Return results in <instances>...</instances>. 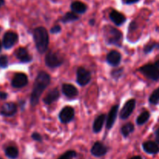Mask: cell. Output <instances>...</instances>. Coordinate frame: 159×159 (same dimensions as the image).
I'll use <instances>...</instances> for the list:
<instances>
[{
  "label": "cell",
  "instance_id": "cell-1",
  "mask_svg": "<svg viewBox=\"0 0 159 159\" xmlns=\"http://www.w3.org/2000/svg\"><path fill=\"white\" fill-rule=\"evenodd\" d=\"M51 83V76L45 71H41L37 75L34 81V88L30 96V103L33 107L38 104L42 93Z\"/></svg>",
  "mask_w": 159,
  "mask_h": 159
},
{
  "label": "cell",
  "instance_id": "cell-2",
  "mask_svg": "<svg viewBox=\"0 0 159 159\" xmlns=\"http://www.w3.org/2000/svg\"><path fill=\"white\" fill-rule=\"evenodd\" d=\"M34 43L40 54H43L48 50L49 45V36L47 30L43 26H39L33 32Z\"/></svg>",
  "mask_w": 159,
  "mask_h": 159
},
{
  "label": "cell",
  "instance_id": "cell-3",
  "mask_svg": "<svg viewBox=\"0 0 159 159\" xmlns=\"http://www.w3.org/2000/svg\"><path fill=\"white\" fill-rule=\"evenodd\" d=\"M104 37L109 44L120 47L123 34L119 30L113 26H107L104 28Z\"/></svg>",
  "mask_w": 159,
  "mask_h": 159
},
{
  "label": "cell",
  "instance_id": "cell-4",
  "mask_svg": "<svg viewBox=\"0 0 159 159\" xmlns=\"http://www.w3.org/2000/svg\"><path fill=\"white\" fill-rule=\"evenodd\" d=\"M138 71L145 77L152 81L159 80V60L153 64H147L143 65Z\"/></svg>",
  "mask_w": 159,
  "mask_h": 159
},
{
  "label": "cell",
  "instance_id": "cell-5",
  "mask_svg": "<svg viewBox=\"0 0 159 159\" xmlns=\"http://www.w3.org/2000/svg\"><path fill=\"white\" fill-rule=\"evenodd\" d=\"M64 63V59L58 53L54 51H48L45 56V64L50 68H56Z\"/></svg>",
  "mask_w": 159,
  "mask_h": 159
},
{
  "label": "cell",
  "instance_id": "cell-6",
  "mask_svg": "<svg viewBox=\"0 0 159 159\" xmlns=\"http://www.w3.org/2000/svg\"><path fill=\"white\" fill-rule=\"evenodd\" d=\"M77 83L81 86H85L90 82L92 79V74L89 71L80 67L77 70Z\"/></svg>",
  "mask_w": 159,
  "mask_h": 159
},
{
  "label": "cell",
  "instance_id": "cell-7",
  "mask_svg": "<svg viewBox=\"0 0 159 159\" xmlns=\"http://www.w3.org/2000/svg\"><path fill=\"white\" fill-rule=\"evenodd\" d=\"M18 40V35L12 31H7L2 38V46L5 49H10Z\"/></svg>",
  "mask_w": 159,
  "mask_h": 159
},
{
  "label": "cell",
  "instance_id": "cell-8",
  "mask_svg": "<svg viewBox=\"0 0 159 159\" xmlns=\"http://www.w3.org/2000/svg\"><path fill=\"white\" fill-rule=\"evenodd\" d=\"M136 107V100L134 99H129L126 103L124 104V107L120 113V117L122 120H126L132 114L134 110Z\"/></svg>",
  "mask_w": 159,
  "mask_h": 159
},
{
  "label": "cell",
  "instance_id": "cell-9",
  "mask_svg": "<svg viewBox=\"0 0 159 159\" xmlns=\"http://www.w3.org/2000/svg\"><path fill=\"white\" fill-rule=\"evenodd\" d=\"M75 117V110L71 107H65L59 113V120L63 124L71 122Z\"/></svg>",
  "mask_w": 159,
  "mask_h": 159
},
{
  "label": "cell",
  "instance_id": "cell-10",
  "mask_svg": "<svg viewBox=\"0 0 159 159\" xmlns=\"http://www.w3.org/2000/svg\"><path fill=\"white\" fill-rule=\"evenodd\" d=\"M28 84V78L24 73H16L12 79L11 85L13 88L20 89Z\"/></svg>",
  "mask_w": 159,
  "mask_h": 159
},
{
  "label": "cell",
  "instance_id": "cell-11",
  "mask_svg": "<svg viewBox=\"0 0 159 159\" xmlns=\"http://www.w3.org/2000/svg\"><path fill=\"white\" fill-rule=\"evenodd\" d=\"M17 113V106L14 102H6L3 104L0 110V114L3 116H12Z\"/></svg>",
  "mask_w": 159,
  "mask_h": 159
},
{
  "label": "cell",
  "instance_id": "cell-12",
  "mask_svg": "<svg viewBox=\"0 0 159 159\" xmlns=\"http://www.w3.org/2000/svg\"><path fill=\"white\" fill-rule=\"evenodd\" d=\"M118 110H119V105H114L111 109H110V112H109L108 115H107V130H110L114 125L115 121H116V117H117Z\"/></svg>",
  "mask_w": 159,
  "mask_h": 159
},
{
  "label": "cell",
  "instance_id": "cell-13",
  "mask_svg": "<svg viewBox=\"0 0 159 159\" xmlns=\"http://www.w3.org/2000/svg\"><path fill=\"white\" fill-rule=\"evenodd\" d=\"M108 148L102 143L96 141L91 148V154L95 157H102L107 153Z\"/></svg>",
  "mask_w": 159,
  "mask_h": 159
},
{
  "label": "cell",
  "instance_id": "cell-14",
  "mask_svg": "<svg viewBox=\"0 0 159 159\" xmlns=\"http://www.w3.org/2000/svg\"><path fill=\"white\" fill-rule=\"evenodd\" d=\"M107 61L109 65L116 67L121 61V54L117 51H111L107 56Z\"/></svg>",
  "mask_w": 159,
  "mask_h": 159
},
{
  "label": "cell",
  "instance_id": "cell-15",
  "mask_svg": "<svg viewBox=\"0 0 159 159\" xmlns=\"http://www.w3.org/2000/svg\"><path fill=\"white\" fill-rule=\"evenodd\" d=\"M15 55L16 58L23 63H28V62L32 61L33 57L30 55L27 49L25 48H18L15 52Z\"/></svg>",
  "mask_w": 159,
  "mask_h": 159
},
{
  "label": "cell",
  "instance_id": "cell-16",
  "mask_svg": "<svg viewBox=\"0 0 159 159\" xmlns=\"http://www.w3.org/2000/svg\"><path fill=\"white\" fill-rule=\"evenodd\" d=\"M59 96H60V93H59L58 89L57 88L52 89L47 93V95L43 98V101L47 105H51V103H53L59 99Z\"/></svg>",
  "mask_w": 159,
  "mask_h": 159
},
{
  "label": "cell",
  "instance_id": "cell-17",
  "mask_svg": "<svg viewBox=\"0 0 159 159\" xmlns=\"http://www.w3.org/2000/svg\"><path fill=\"white\" fill-rule=\"evenodd\" d=\"M142 148L144 152L149 155H156L159 152V146L155 141H146L143 143Z\"/></svg>",
  "mask_w": 159,
  "mask_h": 159
},
{
  "label": "cell",
  "instance_id": "cell-18",
  "mask_svg": "<svg viewBox=\"0 0 159 159\" xmlns=\"http://www.w3.org/2000/svg\"><path fill=\"white\" fill-rule=\"evenodd\" d=\"M61 89L63 94L68 98H74L79 94L77 88L71 84H63Z\"/></svg>",
  "mask_w": 159,
  "mask_h": 159
},
{
  "label": "cell",
  "instance_id": "cell-19",
  "mask_svg": "<svg viewBox=\"0 0 159 159\" xmlns=\"http://www.w3.org/2000/svg\"><path fill=\"white\" fill-rule=\"evenodd\" d=\"M110 19L115 25H116V26H121V25L124 24L126 21L125 16L116 10H113L110 12Z\"/></svg>",
  "mask_w": 159,
  "mask_h": 159
},
{
  "label": "cell",
  "instance_id": "cell-20",
  "mask_svg": "<svg viewBox=\"0 0 159 159\" xmlns=\"http://www.w3.org/2000/svg\"><path fill=\"white\" fill-rule=\"evenodd\" d=\"M71 9L75 13L83 14L86 12L87 6L80 1H75L71 2Z\"/></svg>",
  "mask_w": 159,
  "mask_h": 159
},
{
  "label": "cell",
  "instance_id": "cell-21",
  "mask_svg": "<svg viewBox=\"0 0 159 159\" xmlns=\"http://www.w3.org/2000/svg\"><path fill=\"white\" fill-rule=\"evenodd\" d=\"M106 118H107V115L105 114H101L96 118L93 125V130L94 133H99L101 131L102 127H103L104 122L106 120Z\"/></svg>",
  "mask_w": 159,
  "mask_h": 159
},
{
  "label": "cell",
  "instance_id": "cell-22",
  "mask_svg": "<svg viewBox=\"0 0 159 159\" xmlns=\"http://www.w3.org/2000/svg\"><path fill=\"white\" fill-rule=\"evenodd\" d=\"M134 131V125L131 123H127L120 129V133L124 138H127Z\"/></svg>",
  "mask_w": 159,
  "mask_h": 159
},
{
  "label": "cell",
  "instance_id": "cell-23",
  "mask_svg": "<svg viewBox=\"0 0 159 159\" xmlns=\"http://www.w3.org/2000/svg\"><path fill=\"white\" fill-rule=\"evenodd\" d=\"M5 154L6 157L10 159H16L19 156V151L18 149L13 146H9L5 149Z\"/></svg>",
  "mask_w": 159,
  "mask_h": 159
},
{
  "label": "cell",
  "instance_id": "cell-24",
  "mask_svg": "<svg viewBox=\"0 0 159 159\" xmlns=\"http://www.w3.org/2000/svg\"><path fill=\"white\" fill-rule=\"evenodd\" d=\"M151 114L148 111H144L138 116L136 120V123L138 125L141 126L143 125V124H145L146 122L148 121V120L150 119Z\"/></svg>",
  "mask_w": 159,
  "mask_h": 159
},
{
  "label": "cell",
  "instance_id": "cell-25",
  "mask_svg": "<svg viewBox=\"0 0 159 159\" xmlns=\"http://www.w3.org/2000/svg\"><path fill=\"white\" fill-rule=\"evenodd\" d=\"M79 19V17L76 15L75 12H67L65 16L61 18V22L64 23H71V22H74L76 21Z\"/></svg>",
  "mask_w": 159,
  "mask_h": 159
},
{
  "label": "cell",
  "instance_id": "cell-26",
  "mask_svg": "<svg viewBox=\"0 0 159 159\" xmlns=\"http://www.w3.org/2000/svg\"><path fill=\"white\" fill-rule=\"evenodd\" d=\"M149 102L152 105H158L159 103V87L152 93L149 97Z\"/></svg>",
  "mask_w": 159,
  "mask_h": 159
},
{
  "label": "cell",
  "instance_id": "cell-27",
  "mask_svg": "<svg viewBox=\"0 0 159 159\" xmlns=\"http://www.w3.org/2000/svg\"><path fill=\"white\" fill-rule=\"evenodd\" d=\"M157 43H156V42H150V43H148V44H146L144 48V54H149V53L152 52L153 50L157 48Z\"/></svg>",
  "mask_w": 159,
  "mask_h": 159
},
{
  "label": "cell",
  "instance_id": "cell-28",
  "mask_svg": "<svg viewBox=\"0 0 159 159\" xmlns=\"http://www.w3.org/2000/svg\"><path fill=\"white\" fill-rule=\"evenodd\" d=\"M123 72H124V68H116V69L113 70V71H111L112 78H113L114 79L117 80L118 79H120V78L123 75Z\"/></svg>",
  "mask_w": 159,
  "mask_h": 159
},
{
  "label": "cell",
  "instance_id": "cell-29",
  "mask_svg": "<svg viewBox=\"0 0 159 159\" xmlns=\"http://www.w3.org/2000/svg\"><path fill=\"white\" fill-rule=\"evenodd\" d=\"M76 155H77V153L75 151H68L64 155H62L58 159H71L76 157Z\"/></svg>",
  "mask_w": 159,
  "mask_h": 159
},
{
  "label": "cell",
  "instance_id": "cell-30",
  "mask_svg": "<svg viewBox=\"0 0 159 159\" xmlns=\"http://www.w3.org/2000/svg\"><path fill=\"white\" fill-rule=\"evenodd\" d=\"M9 65V60L8 57L6 55L0 56V68H6Z\"/></svg>",
  "mask_w": 159,
  "mask_h": 159
},
{
  "label": "cell",
  "instance_id": "cell-31",
  "mask_svg": "<svg viewBox=\"0 0 159 159\" xmlns=\"http://www.w3.org/2000/svg\"><path fill=\"white\" fill-rule=\"evenodd\" d=\"M31 138H32L33 140H34L36 141H38V142H41L43 141V138H42L41 135L39 133H37V132L33 133L32 135H31Z\"/></svg>",
  "mask_w": 159,
  "mask_h": 159
},
{
  "label": "cell",
  "instance_id": "cell-32",
  "mask_svg": "<svg viewBox=\"0 0 159 159\" xmlns=\"http://www.w3.org/2000/svg\"><path fill=\"white\" fill-rule=\"evenodd\" d=\"M61 31V27L59 25H55L51 29V33L53 34H57Z\"/></svg>",
  "mask_w": 159,
  "mask_h": 159
},
{
  "label": "cell",
  "instance_id": "cell-33",
  "mask_svg": "<svg viewBox=\"0 0 159 159\" xmlns=\"http://www.w3.org/2000/svg\"><path fill=\"white\" fill-rule=\"evenodd\" d=\"M140 0H122L123 3L125 5H131L134 4V3H137Z\"/></svg>",
  "mask_w": 159,
  "mask_h": 159
},
{
  "label": "cell",
  "instance_id": "cell-34",
  "mask_svg": "<svg viewBox=\"0 0 159 159\" xmlns=\"http://www.w3.org/2000/svg\"><path fill=\"white\" fill-rule=\"evenodd\" d=\"M8 97V94L5 92H0V99H6Z\"/></svg>",
  "mask_w": 159,
  "mask_h": 159
},
{
  "label": "cell",
  "instance_id": "cell-35",
  "mask_svg": "<svg viewBox=\"0 0 159 159\" xmlns=\"http://www.w3.org/2000/svg\"><path fill=\"white\" fill-rule=\"evenodd\" d=\"M137 27H138V26H137L136 23H134V22H132V23H130V26H129V30H134L136 29Z\"/></svg>",
  "mask_w": 159,
  "mask_h": 159
},
{
  "label": "cell",
  "instance_id": "cell-36",
  "mask_svg": "<svg viewBox=\"0 0 159 159\" xmlns=\"http://www.w3.org/2000/svg\"><path fill=\"white\" fill-rule=\"evenodd\" d=\"M155 141H156L157 144H159V127L155 131Z\"/></svg>",
  "mask_w": 159,
  "mask_h": 159
},
{
  "label": "cell",
  "instance_id": "cell-37",
  "mask_svg": "<svg viewBox=\"0 0 159 159\" xmlns=\"http://www.w3.org/2000/svg\"><path fill=\"white\" fill-rule=\"evenodd\" d=\"M95 23H96V20L94 19H92V20H89V24L92 25V26H94Z\"/></svg>",
  "mask_w": 159,
  "mask_h": 159
},
{
  "label": "cell",
  "instance_id": "cell-38",
  "mask_svg": "<svg viewBox=\"0 0 159 159\" xmlns=\"http://www.w3.org/2000/svg\"><path fill=\"white\" fill-rule=\"evenodd\" d=\"M5 5V0H0V7L3 6Z\"/></svg>",
  "mask_w": 159,
  "mask_h": 159
},
{
  "label": "cell",
  "instance_id": "cell-39",
  "mask_svg": "<svg viewBox=\"0 0 159 159\" xmlns=\"http://www.w3.org/2000/svg\"><path fill=\"white\" fill-rule=\"evenodd\" d=\"M130 159H143V158H141V156H134L132 157V158H130Z\"/></svg>",
  "mask_w": 159,
  "mask_h": 159
},
{
  "label": "cell",
  "instance_id": "cell-40",
  "mask_svg": "<svg viewBox=\"0 0 159 159\" xmlns=\"http://www.w3.org/2000/svg\"><path fill=\"white\" fill-rule=\"evenodd\" d=\"M1 50H2V43L0 41V52H1Z\"/></svg>",
  "mask_w": 159,
  "mask_h": 159
},
{
  "label": "cell",
  "instance_id": "cell-41",
  "mask_svg": "<svg viewBox=\"0 0 159 159\" xmlns=\"http://www.w3.org/2000/svg\"><path fill=\"white\" fill-rule=\"evenodd\" d=\"M156 49H158V50H159V43H157V48H156Z\"/></svg>",
  "mask_w": 159,
  "mask_h": 159
},
{
  "label": "cell",
  "instance_id": "cell-42",
  "mask_svg": "<svg viewBox=\"0 0 159 159\" xmlns=\"http://www.w3.org/2000/svg\"><path fill=\"white\" fill-rule=\"evenodd\" d=\"M0 31H1V27H0Z\"/></svg>",
  "mask_w": 159,
  "mask_h": 159
},
{
  "label": "cell",
  "instance_id": "cell-43",
  "mask_svg": "<svg viewBox=\"0 0 159 159\" xmlns=\"http://www.w3.org/2000/svg\"><path fill=\"white\" fill-rule=\"evenodd\" d=\"M0 159H2V158H0Z\"/></svg>",
  "mask_w": 159,
  "mask_h": 159
}]
</instances>
